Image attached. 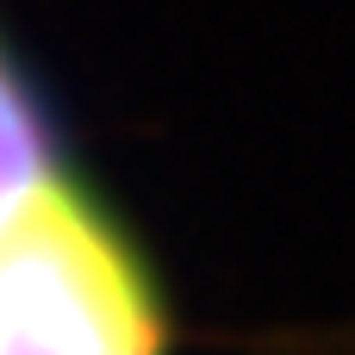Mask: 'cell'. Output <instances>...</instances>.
I'll list each match as a JSON object with an SVG mask.
<instances>
[{
  "label": "cell",
  "instance_id": "2",
  "mask_svg": "<svg viewBox=\"0 0 355 355\" xmlns=\"http://www.w3.org/2000/svg\"><path fill=\"white\" fill-rule=\"evenodd\" d=\"M69 181L56 125L37 100V87L25 81V69L12 62V50L0 44V243Z\"/></svg>",
  "mask_w": 355,
  "mask_h": 355
},
{
  "label": "cell",
  "instance_id": "1",
  "mask_svg": "<svg viewBox=\"0 0 355 355\" xmlns=\"http://www.w3.org/2000/svg\"><path fill=\"white\" fill-rule=\"evenodd\" d=\"M0 355H168L144 243L75 175L0 243Z\"/></svg>",
  "mask_w": 355,
  "mask_h": 355
}]
</instances>
